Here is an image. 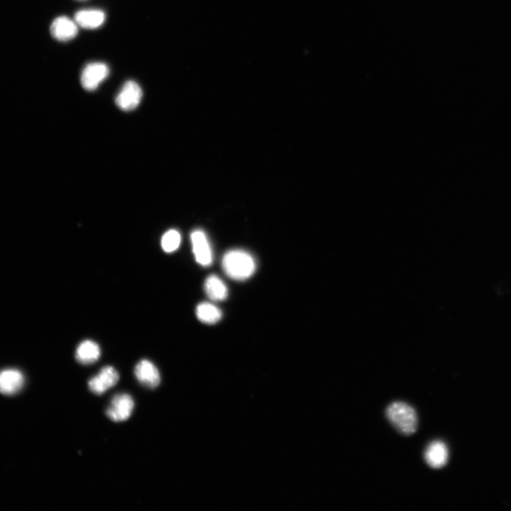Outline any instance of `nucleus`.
I'll use <instances>...</instances> for the list:
<instances>
[{
	"label": "nucleus",
	"mask_w": 511,
	"mask_h": 511,
	"mask_svg": "<svg viewBox=\"0 0 511 511\" xmlns=\"http://www.w3.org/2000/svg\"><path fill=\"white\" fill-rule=\"evenodd\" d=\"M222 269L232 279L244 281L254 274L257 265L255 259L250 253L235 250L224 255Z\"/></svg>",
	"instance_id": "1"
},
{
	"label": "nucleus",
	"mask_w": 511,
	"mask_h": 511,
	"mask_svg": "<svg viewBox=\"0 0 511 511\" xmlns=\"http://www.w3.org/2000/svg\"><path fill=\"white\" fill-rule=\"evenodd\" d=\"M386 417L396 431L404 436L415 433L418 428V416L415 409L403 402H394L386 409Z\"/></svg>",
	"instance_id": "2"
},
{
	"label": "nucleus",
	"mask_w": 511,
	"mask_h": 511,
	"mask_svg": "<svg viewBox=\"0 0 511 511\" xmlns=\"http://www.w3.org/2000/svg\"><path fill=\"white\" fill-rule=\"evenodd\" d=\"M134 401L128 394L115 396L110 405L106 411L109 419L114 422H122L128 420L132 414Z\"/></svg>",
	"instance_id": "3"
},
{
	"label": "nucleus",
	"mask_w": 511,
	"mask_h": 511,
	"mask_svg": "<svg viewBox=\"0 0 511 511\" xmlns=\"http://www.w3.org/2000/svg\"><path fill=\"white\" fill-rule=\"evenodd\" d=\"M110 73L109 67L104 63H91L88 64L82 72L80 80L82 86L88 91L96 90L102 81L105 80Z\"/></svg>",
	"instance_id": "4"
},
{
	"label": "nucleus",
	"mask_w": 511,
	"mask_h": 511,
	"mask_svg": "<svg viewBox=\"0 0 511 511\" xmlns=\"http://www.w3.org/2000/svg\"><path fill=\"white\" fill-rule=\"evenodd\" d=\"M119 380V375L115 368L107 366L102 368L99 374L89 381V390L96 395H102L117 385Z\"/></svg>",
	"instance_id": "5"
},
{
	"label": "nucleus",
	"mask_w": 511,
	"mask_h": 511,
	"mask_svg": "<svg viewBox=\"0 0 511 511\" xmlns=\"http://www.w3.org/2000/svg\"><path fill=\"white\" fill-rule=\"evenodd\" d=\"M191 239L196 261L202 267H209L213 263V254L206 235L201 230H195L191 234Z\"/></svg>",
	"instance_id": "6"
},
{
	"label": "nucleus",
	"mask_w": 511,
	"mask_h": 511,
	"mask_svg": "<svg viewBox=\"0 0 511 511\" xmlns=\"http://www.w3.org/2000/svg\"><path fill=\"white\" fill-rule=\"evenodd\" d=\"M142 95V91L136 82L129 80L117 95L116 104L122 110L131 111L139 105Z\"/></svg>",
	"instance_id": "7"
},
{
	"label": "nucleus",
	"mask_w": 511,
	"mask_h": 511,
	"mask_svg": "<svg viewBox=\"0 0 511 511\" xmlns=\"http://www.w3.org/2000/svg\"><path fill=\"white\" fill-rule=\"evenodd\" d=\"M134 375L138 381L151 390L161 383L160 373L156 366L147 359L141 360L135 367Z\"/></svg>",
	"instance_id": "8"
},
{
	"label": "nucleus",
	"mask_w": 511,
	"mask_h": 511,
	"mask_svg": "<svg viewBox=\"0 0 511 511\" xmlns=\"http://www.w3.org/2000/svg\"><path fill=\"white\" fill-rule=\"evenodd\" d=\"M25 384L23 374L13 369L0 372V393L11 396L21 391Z\"/></svg>",
	"instance_id": "9"
},
{
	"label": "nucleus",
	"mask_w": 511,
	"mask_h": 511,
	"mask_svg": "<svg viewBox=\"0 0 511 511\" xmlns=\"http://www.w3.org/2000/svg\"><path fill=\"white\" fill-rule=\"evenodd\" d=\"M51 33L54 38L60 42H68L77 36L78 25L67 16H59L53 22Z\"/></svg>",
	"instance_id": "10"
},
{
	"label": "nucleus",
	"mask_w": 511,
	"mask_h": 511,
	"mask_svg": "<svg viewBox=\"0 0 511 511\" xmlns=\"http://www.w3.org/2000/svg\"><path fill=\"white\" fill-rule=\"evenodd\" d=\"M449 452L447 445L439 440L434 441L426 449L425 458L427 464L432 468H440L446 465Z\"/></svg>",
	"instance_id": "11"
},
{
	"label": "nucleus",
	"mask_w": 511,
	"mask_h": 511,
	"mask_svg": "<svg viewBox=\"0 0 511 511\" xmlns=\"http://www.w3.org/2000/svg\"><path fill=\"white\" fill-rule=\"evenodd\" d=\"M106 18L105 12L100 10H83L75 14V22L81 27L93 29L104 25Z\"/></svg>",
	"instance_id": "12"
},
{
	"label": "nucleus",
	"mask_w": 511,
	"mask_h": 511,
	"mask_svg": "<svg viewBox=\"0 0 511 511\" xmlns=\"http://www.w3.org/2000/svg\"><path fill=\"white\" fill-rule=\"evenodd\" d=\"M101 350L99 345L92 340L82 342L77 347L75 358L82 364H91L100 357Z\"/></svg>",
	"instance_id": "13"
},
{
	"label": "nucleus",
	"mask_w": 511,
	"mask_h": 511,
	"mask_svg": "<svg viewBox=\"0 0 511 511\" xmlns=\"http://www.w3.org/2000/svg\"><path fill=\"white\" fill-rule=\"evenodd\" d=\"M204 291L210 299L215 301L226 300L228 296L227 285L216 275H211L206 279Z\"/></svg>",
	"instance_id": "14"
},
{
	"label": "nucleus",
	"mask_w": 511,
	"mask_h": 511,
	"mask_svg": "<svg viewBox=\"0 0 511 511\" xmlns=\"http://www.w3.org/2000/svg\"><path fill=\"white\" fill-rule=\"evenodd\" d=\"M196 316L200 321L206 324H215L222 318V311L210 302H201L196 309Z\"/></svg>",
	"instance_id": "15"
},
{
	"label": "nucleus",
	"mask_w": 511,
	"mask_h": 511,
	"mask_svg": "<svg viewBox=\"0 0 511 511\" xmlns=\"http://www.w3.org/2000/svg\"><path fill=\"white\" fill-rule=\"evenodd\" d=\"M180 241V233L177 230H171L163 235L161 239V247L165 252L172 253L178 249Z\"/></svg>",
	"instance_id": "16"
}]
</instances>
